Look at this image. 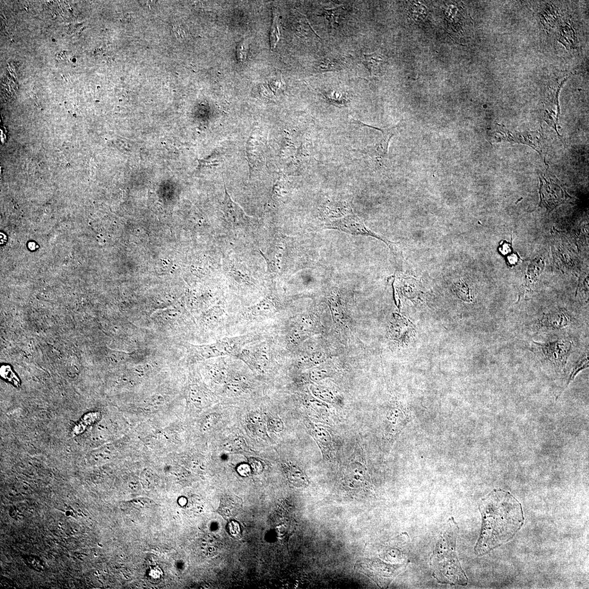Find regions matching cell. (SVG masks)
Wrapping results in <instances>:
<instances>
[{
  "instance_id": "1",
  "label": "cell",
  "mask_w": 589,
  "mask_h": 589,
  "mask_svg": "<svg viewBox=\"0 0 589 589\" xmlns=\"http://www.w3.org/2000/svg\"><path fill=\"white\" fill-rule=\"evenodd\" d=\"M482 524L475 552L483 556L508 541L524 523L522 505L507 492L495 490L480 505Z\"/></svg>"
},
{
  "instance_id": "2",
  "label": "cell",
  "mask_w": 589,
  "mask_h": 589,
  "mask_svg": "<svg viewBox=\"0 0 589 589\" xmlns=\"http://www.w3.org/2000/svg\"><path fill=\"white\" fill-rule=\"evenodd\" d=\"M458 527L450 518L439 536L430 558L433 576L442 584L466 586L467 578L462 568L456 551Z\"/></svg>"
},
{
  "instance_id": "3",
  "label": "cell",
  "mask_w": 589,
  "mask_h": 589,
  "mask_svg": "<svg viewBox=\"0 0 589 589\" xmlns=\"http://www.w3.org/2000/svg\"><path fill=\"white\" fill-rule=\"evenodd\" d=\"M327 229L340 230L354 235L369 236L377 238L385 242L395 255L398 253L397 247L390 241L384 239L376 233L369 229L363 221L352 212L342 218L328 221L325 225Z\"/></svg>"
},
{
  "instance_id": "4",
  "label": "cell",
  "mask_w": 589,
  "mask_h": 589,
  "mask_svg": "<svg viewBox=\"0 0 589 589\" xmlns=\"http://www.w3.org/2000/svg\"><path fill=\"white\" fill-rule=\"evenodd\" d=\"M244 342L242 337L227 338L211 344L194 345L193 349L199 357L204 359L231 355L238 357Z\"/></svg>"
},
{
  "instance_id": "5",
  "label": "cell",
  "mask_w": 589,
  "mask_h": 589,
  "mask_svg": "<svg viewBox=\"0 0 589 589\" xmlns=\"http://www.w3.org/2000/svg\"><path fill=\"white\" fill-rule=\"evenodd\" d=\"M534 343L540 349L544 360L549 362L556 368H565L573 343L566 340H558L545 344Z\"/></svg>"
},
{
  "instance_id": "6",
  "label": "cell",
  "mask_w": 589,
  "mask_h": 589,
  "mask_svg": "<svg viewBox=\"0 0 589 589\" xmlns=\"http://www.w3.org/2000/svg\"><path fill=\"white\" fill-rule=\"evenodd\" d=\"M540 179V205L546 208L547 210L551 211L564 202L565 192L553 179L547 178L543 174H541Z\"/></svg>"
},
{
  "instance_id": "7",
  "label": "cell",
  "mask_w": 589,
  "mask_h": 589,
  "mask_svg": "<svg viewBox=\"0 0 589 589\" xmlns=\"http://www.w3.org/2000/svg\"><path fill=\"white\" fill-rule=\"evenodd\" d=\"M355 124L363 127L374 128L382 133L383 138L378 143L367 147L366 149L363 150L362 152L370 155L372 158L375 159L380 164L385 165L388 160V151L389 142H390L391 138L395 135L397 129L398 128V125L391 128H379L364 124L358 120L355 121Z\"/></svg>"
},
{
  "instance_id": "8",
  "label": "cell",
  "mask_w": 589,
  "mask_h": 589,
  "mask_svg": "<svg viewBox=\"0 0 589 589\" xmlns=\"http://www.w3.org/2000/svg\"><path fill=\"white\" fill-rule=\"evenodd\" d=\"M492 140H497L498 142L504 141L512 143H519L526 144L533 147L537 151L539 152L540 154L542 152V145L541 143V135L539 133L529 132V133H519L517 132H511L508 131L505 127H501L499 126L498 131L496 133H493L489 135Z\"/></svg>"
},
{
  "instance_id": "9",
  "label": "cell",
  "mask_w": 589,
  "mask_h": 589,
  "mask_svg": "<svg viewBox=\"0 0 589 589\" xmlns=\"http://www.w3.org/2000/svg\"><path fill=\"white\" fill-rule=\"evenodd\" d=\"M223 211L227 219L235 227H243L248 223V217L242 208L232 200L226 188L223 202Z\"/></svg>"
},
{
  "instance_id": "10",
  "label": "cell",
  "mask_w": 589,
  "mask_h": 589,
  "mask_svg": "<svg viewBox=\"0 0 589 589\" xmlns=\"http://www.w3.org/2000/svg\"><path fill=\"white\" fill-rule=\"evenodd\" d=\"M571 318L565 310L558 309L544 314L539 326L542 330H557L568 326Z\"/></svg>"
},
{
  "instance_id": "11",
  "label": "cell",
  "mask_w": 589,
  "mask_h": 589,
  "mask_svg": "<svg viewBox=\"0 0 589 589\" xmlns=\"http://www.w3.org/2000/svg\"><path fill=\"white\" fill-rule=\"evenodd\" d=\"M242 504V500L237 496L227 495L222 499L219 511L224 518L231 519L240 513Z\"/></svg>"
},
{
  "instance_id": "12",
  "label": "cell",
  "mask_w": 589,
  "mask_h": 589,
  "mask_svg": "<svg viewBox=\"0 0 589 589\" xmlns=\"http://www.w3.org/2000/svg\"><path fill=\"white\" fill-rule=\"evenodd\" d=\"M284 472L288 481L293 486L305 487L308 484L306 476L298 466L290 464L285 465Z\"/></svg>"
},
{
  "instance_id": "13",
  "label": "cell",
  "mask_w": 589,
  "mask_h": 589,
  "mask_svg": "<svg viewBox=\"0 0 589 589\" xmlns=\"http://www.w3.org/2000/svg\"><path fill=\"white\" fill-rule=\"evenodd\" d=\"M248 426L249 430L257 437L264 439L268 438L265 422L261 414H251L248 418Z\"/></svg>"
},
{
  "instance_id": "14",
  "label": "cell",
  "mask_w": 589,
  "mask_h": 589,
  "mask_svg": "<svg viewBox=\"0 0 589 589\" xmlns=\"http://www.w3.org/2000/svg\"><path fill=\"white\" fill-rule=\"evenodd\" d=\"M274 310V305L270 298H265L249 310L250 314L256 317L270 316Z\"/></svg>"
},
{
  "instance_id": "15",
  "label": "cell",
  "mask_w": 589,
  "mask_h": 589,
  "mask_svg": "<svg viewBox=\"0 0 589 589\" xmlns=\"http://www.w3.org/2000/svg\"><path fill=\"white\" fill-rule=\"evenodd\" d=\"M364 64L368 69L371 76L377 75L380 72L381 65L384 63L383 58L380 54L374 53L364 54Z\"/></svg>"
},
{
  "instance_id": "16",
  "label": "cell",
  "mask_w": 589,
  "mask_h": 589,
  "mask_svg": "<svg viewBox=\"0 0 589 589\" xmlns=\"http://www.w3.org/2000/svg\"><path fill=\"white\" fill-rule=\"evenodd\" d=\"M189 398L192 403L198 407L202 408L206 402V396L200 387L197 385H193L189 389Z\"/></svg>"
},
{
  "instance_id": "17",
  "label": "cell",
  "mask_w": 589,
  "mask_h": 589,
  "mask_svg": "<svg viewBox=\"0 0 589 589\" xmlns=\"http://www.w3.org/2000/svg\"><path fill=\"white\" fill-rule=\"evenodd\" d=\"M97 413H90L84 416L82 421L74 427L73 434L77 435L82 433L86 427L93 423L98 418Z\"/></svg>"
},
{
  "instance_id": "18",
  "label": "cell",
  "mask_w": 589,
  "mask_h": 589,
  "mask_svg": "<svg viewBox=\"0 0 589 589\" xmlns=\"http://www.w3.org/2000/svg\"><path fill=\"white\" fill-rule=\"evenodd\" d=\"M588 354H585L579 360L576 364L573 370H572L565 388L568 387L572 381L574 379L579 371L588 367Z\"/></svg>"
},
{
  "instance_id": "19",
  "label": "cell",
  "mask_w": 589,
  "mask_h": 589,
  "mask_svg": "<svg viewBox=\"0 0 589 589\" xmlns=\"http://www.w3.org/2000/svg\"><path fill=\"white\" fill-rule=\"evenodd\" d=\"M244 382L241 379H235L227 385L226 392L231 396H237L244 392Z\"/></svg>"
},
{
  "instance_id": "20",
  "label": "cell",
  "mask_w": 589,
  "mask_h": 589,
  "mask_svg": "<svg viewBox=\"0 0 589 589\" xmlns=\"http://www.w3.org/2000/svg\"><path fill=\"white\" fill-rule=\"evenodd\" d=\"M342 10V7H337L331 10L324 9L323 14L320 16H324L325 18L328 21L329 24L331 25V27H333L336 24H338V21L339 19Z\"/></svg>"
},
{
  "instance_id": "21",
  "label": "cell",
  "mask_w": 589,
  "mask_h": 589,
  "mask_svg": "<svg viewBox=\"0 0 589 589\" xmlns=\"http://www.w3.org/2000/svg\"><path fill=\"white\" fill-rule=\"evenodd\" d=\"M280 39V31L279 28V19L278 17L274 15L273 24L270 31V43L272 48H274L277 43Z\"/></svg>"
},
{
  "instance_id": "22",
  "label": "cell",
  "mask_w": 589,
  "mask_h": 589,
  "mask_svg": "<svg viewBox=\"0 0 589 589\" xmlns=\"http://www.w3.org/2000/svg\"><path fill=\"white\" fill-rule=\"evenodd\" d=\"M313 433L315 438L318 439L320 444H322L324 447H328L329 445H330L331 437L328 434V432L324 429L316 428L313 429Z\"/></svg>"
},
{
  "instance_id": "23",
  "label": "cell",
  "mask_w": 589,
  "mask_h": 589,
  "mask_svg": "<svg viewBox=\"0 0 589 589\" xmlns=\"http://www.w3.org/2000/svg\"><path fill=\"white\" fill-rule=\"evenodd\" d=\"M218 415L215 414L207 415L202 423V431L205 433L210 430L218 421Z\"/></svg>"
},
{
  "instance_id": "24",
  "label": "cell",
  "mask_w": 589,
  "mask_h": 589,
  "mask_svg": "<svg viewBox=\"0 0 589 589\" xmlns=\"http://www.w3.org/2000/svg\"><path fill=\"white\" fill-rule=\"evenodd\" d=\"M267 423L268 427L277 433L282 431L284 428L283 423L282 420L280 418L274 417L272 415L268 416L267 418Z\"/></svg>"
},
{
  "instance_id": "25",
  "label": "cell",
  "mask_w": 589,
  "mask_h": 589,
  "mask_svg": "<svg viewBox=\"0 0 589 589\" xmlns=\"http://www.w3.org/2000/svg\"><path fill=\"white\" fill-rule=\"evenodd\" d=\"M249 463L251 470H252L254 473H259L263 471V464L261 461L252 458L249 459Z\"/></svg>"
},
{
  "instance_id": "26",
  "label": "cell",
  "mask_w": 589,
  "mask_h": 589,
  "mask_svg": "<svg viewBox=\"0 0 589 589\" xmlns=\"http://www.w3.org/2000/svg\"><path fill=\"white\" fill-rule=\"evenodd\" d=\"M251 468L249 464H242L239 465L237 468L238 473L242 476H248L251 472Z\"/></svg>"
},
{
  "instance_id": "27",
  "label": "cell",
  "mask_w": 589,
  "mask_h": 589,
  "mask_svg": "<svg viewBox=\"0 0 589 589\" xmlns=\"http://www.w3.org/2000/svg\"><path fill=\"white\" fill-rule=\"evenodd\" d=\"M246 48L245 47V43H242V45L238 47V58L241 62L244 61L245 56Z\"/></svg>"
},
{
  "instance_id": "28",
  "label": "cell",
  "mask_w": 589,
  "mask_h": 589,
  "mask_svg": "<svg viewBox=\"0 0 589 589\" xmlns=\"http://www.w3.org/2000/svg\"><path fill=\"white\" fill-rule=\"evenodd\" d=\"M173 32H174V34H175V36L178 38V39L182 40V39H183L185 37L184 36L185 32L183 31V29H181V28H179V27H178L176 28H174V29H173Z\"/></svg>"
}]
</instances>
